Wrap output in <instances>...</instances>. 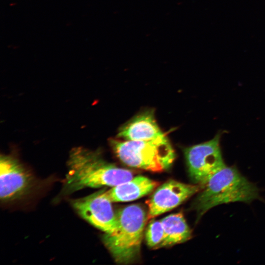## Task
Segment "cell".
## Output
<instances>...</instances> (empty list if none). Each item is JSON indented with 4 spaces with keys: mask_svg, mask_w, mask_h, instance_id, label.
Returning <instances> with one entry per match:
<instances>
[{
    "mask_svg": "<svg viewBox=\"0 0 265 265\" xmlns=\"http://www.w3.org/2000/svg\"><path fill=\"white\" fill-rule=\"evenodd\" d=\"M67 167L63 189L67 194L86 187H113L133 177L130 170L105 160L99 151L82 147L71 150Z\"/></svg>",
    "mask_w": 265,
    "mask_h": 265,
    "instance_id": "1",
    "label": "cell"
},
{
    "mask_svg": "<svg viewBox=\"0 0 265 265\" xmlns=\"http://www.w3.org/2000/svg\"><path fill=\"white\" fill-rule=\"evenodd\" d=\"M201 189L192 204L198 220L217 205L235 202L250 203L260 198L257 187L233 166H226L215 173Z\"/></svg>",
    "mask_w": 265,
    "mask_h": 265,
    "instance_id": "2",
    "label": "cell"
},
{
    "mask_svg": "<svg viewBox=\"0 0 265 265\" xmlns=\"http://www.w3.org/2000/svg\"><path fill=\"white\" fill-rule=\"evenodd\" d=\"M116 214L119 226L117 232L113 235L105 234L103 241L116 262L129 264L140 254L147 214L138 204L125 207Z\"/></svg>",
    "mask_w": 265,
    "mask_h": 265,
    "instance_id": "3",
    "label": "cell"
},
{
    "mask_svg": "<svg viewBox=\"0 0 265 265\" xmlns=\"http://www.w3.org/2000/svg\"><path fill=\"white\" fill-rule=\"evenodd\" d=\"M110 143L121 162L136 168L162 172L171 166L175 158L166 136L145 141L111 139Z\"/></svg>",
    "mask_w": 265,
    "mask_h": 265,
    "instance_id": "4",
    "label": "cell"
},
{
    "mask_svg": "<svg viewBox=\"0 0 265 265\" xmlns=\"http://www.w3.org/2000/svg\"><path fill=\"white\" fill-rule=\"evenodd\" d=\"M223 133L218 132L212 139L185 149L189 177L201 188L212 176L226 166L220 145Z\"/></svg>",
    "mask_w": 265,
    "mask_h": 265,
    "instance_id": "5",
    "label": "cell"
},
{
    "mask_svg": "<svg viewBox=\"0 0 265 265\" xmlns=\"http://www.w3.org/2000/svg\"><path fill=\"white\" fill-rule=\"evenodd\" d=\"M111 203L104 195L103 190L71 202L72 206L82 218L108 235L116 233L119 226Z\"/></svg>",
    "mask_w": 265,
    "mask_h": 265,
    "instance_id": "6",
    "label": "cell"
},
{
    "mask_svg": "<svg viewBox=\"0 0 265 265\" xmlns=\"http://www.w3.org/2000/svg\"><path fill=\"white\" fill-rule=\"evenodd\" d=\"M201 189L193 185L170 180L159 186L146 203L148 220L177 207Z\"/></svg>",
    "mask_w": 265,
    "mask_h": 265,
    "instance_id": "7",
    "label": "cell"
},
{
    "mask_svg": "<svg viewBox=\"0 0 265 265\" xmlns=\"http://www.w3.org/2000/svg\"><path fill=\"white\" fill-rule=\"evenodd\" d=\"M33 182L31 174L17 159L1 155L0 159V198L4 202L23 196Z\"/></svg>",
    "mask_w": 265,
    "mask_h": 265,
    "instance_id": "8",
    "label": "cell"
},
{
    "mask_svg": "<svg viewBox=\"0 0 265 265\" xmlns=\"http://www.w3.org/2000/svg\"><path fill=\"white\" fill-rule=\"evenodd\" d=\"M118 136L126 140L145 141L166 135L158 125L153 112L148 111L135 116L123 126Z\"/></svg>",
    "mask_w": 265,
    "mask_h": 265,
    "instance_id": "9",
    "label": "cell"
},
{
    "mask_svg": "<svg viewBox=\"0 0 265 265\" xmlns=\"http://www.w3.org/2000/svg\"><path fill=\"white\" fill-rule=\"evenodd\" d=\"M158 185L146 177L137 176L104 191V194L111 202L131 201L149 194Z\"/></svg>",
    "mask_w": 265,
    "mask_h": 265,
    "instance_id": "10",
    "label": "cell"
},
{
    "mask_svg": "<svg viewBox=\"0 0 265 265\" xmlns=\"http://www.w3.org/2000/svg\"><path fill=\"white\" fill-rule=\"evenodd\" d=\"M160 220L164 232L160 248L181 243L191 238V230L181 212L168 215Z\"/></svg>",
    "mask_w": 265,
    "mask_h": 265,
    "instance_id": "11",
    "label": "cell"
},
{
    "mask_svg": "<svg viewBox=\"0 0 265 265\" xmlns=\"http://www.w3.org/2000/svg\"><path fill=\"white\" fill-rule=\"evenodd\" d=\"M145 239L147 245L153 249L160 248L164 238V232L161 220H153L147 227Z\"/></svg>",
    "mask_w": 265,
    "mask_h": 265,
    "instance_id": "12",
    "label": "cell"
}]
</instances>
